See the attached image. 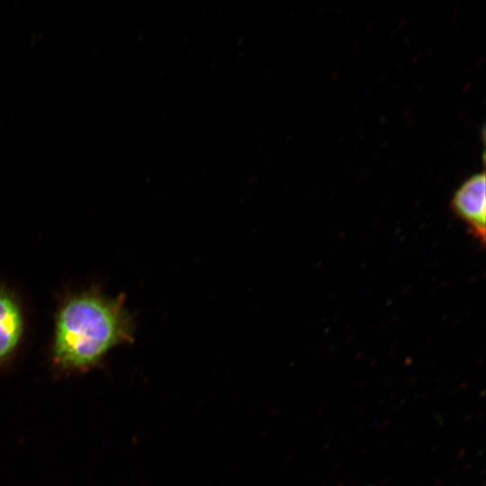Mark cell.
I'll list each match as a JSON object with an SVG mask.
<instances>
[{
	"mask_svg": "<svg viewBox=\"0 0 486 486\" xmlns=\"http://www.w3.org/2000/svg\"><path fill=\"white\" fill-rule=\"evenodd\" d=\"M25 319L18 297L0 284V364L9 360L21 345Z\"/></svg>",
	"mask_w": 486,
	"mask_h": 486,
	"instance_id": "3",
	"label": "cell"
},
{
	"mask_svg": "<svg viewBox=\"0 0 486 486\" xmlns=\"http://www.w3.org/2000/svg\"><path fill=\"white\" fill-rule=\"evenodd\" d=\"M485 171L466 178L451 199V209L467 225L472 235L485 242L486 199Z\"/></svg>",
	"mask_w": 486,
	"mask_h": 486,
	"instance_id": "2",
	"label": "cell"
},
{
	"mask_svg": "<svg viewBox=\"0 0 486 486\" xmlns=\"http://www.w3.org/2000/svg\"><path fill=\"white\" fill-rule=\"evenodd\" d=\"M126 296L110 297L94 287L66 296L55 315L50 356L60 372H85L114 347L131 344L135 321Z\"/></svg>",
	"mask_w": 486,
	"mask_h": 486,
	"instance_id": "1",
	"label": "cell"
}]
</instances>
